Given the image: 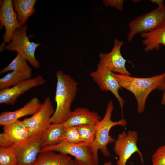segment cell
Returning a JSON list of instances; mask_svg holds the SVG:
<instances>
[{
	"label": "cell",
	"instance_id": "obj_1",
	"mask_svg": "<svg viewBox=\"0 0 165 165\" xmlns=\"http://www.w3.org/2000/svg\"><path fill=\"white\" fill-rule=\"evenodd\" d=\"M113 75L122 88L134 95L138 103L137 110L140 114L144 111L149 94L155 90L163 91L165 88V72L148 78L132 77L114 73Z\"/></svg>",
	"mask_w": 165,
	"mask_h": 165
},
{
	"label": "cell",
	"instance_id": "obj_2",
	"mask_svg": "<svg viewBox=\"0 0 165 165\" xmlns=\"http://www.w3.org/2000/svg\"><path fill=\"white\" fill-rule=\"evenodd\" d=\"M54 101L56 107L50 119L51 123H63L72 112L71 106L77 91L78 83L71 76L58 70Z\"/></svg>",
	"mask_w": 165,
	"mask_h": 165
},
{
	"label": "cell",
	"instance_id": "obj_3",
	"mask_svg": "<svg viewBox=\"0 0 165 165\" xmlns=\"http://www.w3.org/2000/svg\"><path fill=\"white\" fill-rule=\"evenodd\" d=\"M114 108L113 104L112 101H110L107 105L104 117L96 125L95 138L91 145L96 165L99 164V150H100L106 157H109L110 156V152L107 146L108 144L114 142L116 140L110 135L109 133L111 128L116 126L125 127L127 124L126 120L123 118L117 121H113L111 120Z\"/></svg>",
	"mask_w": 165,
	"mask_h": 165
},
{
	"label": "cell",
	"instance_id": "obj_4",
	"mask_svg": "<svg viewBox=\"0 0 165 165\" xmlns=\"http://www.w3.org/2000/svg\"><path fill=\"white\" fill-rule=\"evenodd\" d=\"M165 25V7H158L129 22L127 39L130 43L136 34L150 32Z\"/></svg>",
	"mask_w": 165,
	"mask_h": 165
},
{
	"label": "cell",
	"instance_id": "obj_5",
	"mask_svg": "<svg viewBox=\"0 0 165 165\" xmlns=\"http://www.w3.org/2000/svg\"><path fill=\"white\" fill-rule=\"evenodd\" d=\"M27 29L26 25L17 29L13 35L10 43L6 45L4 49L20 53L33 67L38 68L40 64L35 57V53L41 44L30 41L29 38L32 35L27 36Z\"/></svg>",
	"mask_w": 165,
	"mask_h": 165
},
{
	"label": "cell",
	"instance_id": "obj_6",
	"mask_svg": "<svg viewBox=\"0 0 165 165\" xmlns=\"http://www.w3.org/2000/svg\"><path fill=\"white\" fill-rule=\"evenodd\" d=\"M46 129L37 131L22 142L11 146L16 155L18 165H32L34 163L40 152L41 139Z\"/></svg>",
	"mask_w": 165,
	"mask_h": 165
},
{
	"label": "cell",
	"instance_id": "obj_7",
	"mask_svg": "<svg viewBox=\"0 0 165 165\" xmlns=\"http://www.w3.org/2000/svg\"><path fill=\"white\" fill-rule=\"evenodd\" d=\"M57 152L71 155L81 165H96L91 145L83 142L72 144L63 142L57 144L42 148L40 152Z\"/></svg>",
	"mask_w": 165,
	"mask_h": 165
},
{
	"label": "cell",
	"instance_id": "obj_8",
	"mask_svg": "<svg viewBox=\"0 0 165 165\" xmlns=\"http://www.w3.org/2000/svg\"><path fill=\"white\" fill-rule=\"evenodd\" d=\"M138 135L135 130L129 131L127 132L123 131L118 134L113 148L115 154L119 157L117 165H126L128 160L136 152L143 162L142 155L137 144Z\"/></svg>",
	"mask_w": 165,
	"mask_h": 165
},
{
	"label": "cell",
	"instance_id": "obj_9",
	"mask_svg": "<svg viewBox=\"0 0 165 165\" xmlns=\"http://www.w3.org/2000/svg\"><path fill=\"white\" fill-rule=\"evenodd\" d=\"M90 75L101 91H109L115 96L119 102L123 117L125 100L119 93V90L122 87L114 77L113 72L105 67L99 60L97 69L90 73Z\"/></svg>",
	"mask_w": 165,
	"mask_h": 165
},
{
	"label": "cell",
	"instance_id": "obj_10",
	"mask_svg": "<svg viewBox=\"0 0 165 165\" xmlns=\"http://www.w3.org/2000/svg\"><path fill=\"white\" fill-rule=\"evenodd\" d=\"M0 22L6 29L2 37L3 42L0 46V51L2 52L6 44L10 43L15 31L23 26L18 20L17 13L13 9V1L4 0L2 2L0 9Z\"/></svg>",
	"mask_w": 165,
	"mask_h": 165
},
{
	"label": "cell",
	"instance_id": "obj_11",
	"mask_svg": "<svg viewBox=\"0 0 165 165\" xmlns=\"http://www.w3.org/2000/svg\"><path fill=\"white\" fill-rule=\"evenodd\" d=\"M54 111L50 98L49 97H46L41 107L37 112L22 121L30 136L37 131L48 128L51 123L50 119Z\"/></svg>",
	"mask_w": 165,
	"mask_h": 165
},
{
	"label": "cell",
	"instance_id": "obj_12",
	"mask_svg": "<svg viewBox=\"0 0 165 165\" xmlns=\"http://www.w3.org/2000/svg\"><path fill=\"white\" fill-rule=\"evenodd\" d=\"M114 44L113 47L109 53L99 54V60L105 67L113 73L130 76L131 74L125 66L127 61L123 57L121 53L123 42L116 38L114 41Z\"/></svg>",
	"mask_w": 165,
	"mask_h": 165
},
{
	"label": "cell",
	"instance_id": "obj_13",
	"mask_svg": "<svg viewBox=\"0 0 165 165\" xmlns=\"http://www.w3.org/2000/svg\"><path fill=\"white\" fill-rule=\"evenodd\" d=\"M45 81L38 75L25 80L15 86L0 91V103L14 105L18 98L24 93L34 88L43 85Z\"/></svg>",
	"mask_w": 165,
	"mask_h": 165
},
{
	"label": "cell",
	"instance_id": "obj_14",
	"mask_svg": "<svg viewBox=\"0 0 165 165\" xmlns=\"http://www.w3.org/2000/svg\"><path fill=\"white\" fill-rule=\"evenodd\" d=\"M42 104L38 98L35 97L18 109L13 111L2 112L0 114V125L3 126L24 116L33 115L40 109Z\"/></svg>",
	"mask_w": 165,
	"mask_h": 165
},
{
	"label": "cell",
	"instance_id": "obj_15",
	"mask_svg": "<svg viewBox=\"0 0 165 165\" xmlns=\"http://www.w3.org/2000/svg\"><path fill=\"white\" fill-rule=\"evenodd\" d=\"M101 120V117L97 112L86 108L79 107L72 111L62 123L65 128L84 125H96Z\"/></svg>",
	"mask_w": 165,
	"mask_h": 165
},
{
	"label": "cell",
	"instance_id": "obj_16",
	"mask_svg": "<svg viewBox=\"0 0 165 165\" xmlns=\"http://www.w3.org/2000/svg\"><path fill=\"white\" fill-rule=\"evenodd\" d=\"M32 165H81L68 155L53 151L40 152Z\"/></svg>",
	"mask_w": 165,
	"mask_h": 165
},
{
	"label": "cell",
	"instance_id": "obj_17",
	"mask_svg": "<svg viewBox=\"0 0 165 165\" xmlns=\"http://www.w3.org/2000/svg\"><path fill=\"white\" fill-rule=\"evenodd\" d=\"M65 131V128L62 123H51L46 130L41 138V149L61 142Z\"/></svg>",
	"mask_w": 165,
	"mask_h": 165
},
{
	"label": "cell",
	"instance_id": "obj_18",
	"mask_svg": "<svg viewBox=\"0 0 165 165\" xmlns=\"http://www.w3.org/2000/svg\"><path fill=\"white\" fill-rule=\"evenodd\" d=\"M140 34L144 39L142 41V45L145 46L144 50L146 53L154 50H159L161 44L165 46V25Z\"/></svg>",
	"mask_w": 165,
	"mask_h": 165
},
{
	"label": "cell",
	"instance_id": "obj_19",
	"mask_svg": "<svg viewBox=\"0 0 165 165\" xmlns=\"http://www.w3.org/2000/svg\"><path fill=\"white\" fill-rule=\"evenodd\" d=\"M4 133L11 139L14 144L22 142L30 136L29 132L23 121L19 120L3 126Z\"/></svg>",
	"mask_w": 165,
	"mask_h": 165
},
{
	"label": "cell",
	"instance_id": "obj_20",
	"mask_svg": "<svg viewBox=\"0 0 165 165\" xmlns=\"http://www.w3.org/2000/svg\"><path fill=\"white\" fill-rule=\"evenodd\" d=\"M32 69L26 71H13L7 73L0 79V90L15 86L31 78Z\"/></svg>",
	"mask_w": 165,
	"mask_h": 165
},
{
	"label": "cell",
	"instance_id": "obj_21",
	"mask_svg": "<svg viewBox=\"0 0 165 165\" xmlns=\"http://www.w3.org/2000/svg\"><path fill=\"white\" fill-rule=\"evenodd\" d=\"M37 0H14L13 5L17 15L20 23L22 26L35 12L34 6Z\"/></svg>",
	"mask_w": 165,
	"mask_h": 165
},
{
	"label": "cell",
	"instance_id": "obj_22",
	"mask_svg": "<svg viewBox=\"0 0 165 165\" xmlns=\"http://www.w3.org/2000/svg\"><path fill=\"white\" fill-rule=\"evenodd\" d=\"M30 68L26 59L20 53H17L10 63L0 71V74L13 71H26Z\"/></svg>",
	"mask_w": 165,
	"mask_h": 165
},
{
	"label": "cell",
	"instance_id": "obj_23",
	"mask_svg": "<svg viewBox=\"0 0 165 165\" xmlns=\"http://www.w3.org/2000/svg\"><path fill=\"white\" fill-rule=\"evenodd\" d=\"M76 127L82 142L91 145L95 138L96 125H84Z\"/></svg>",
	"mask_w": 165,
	"mask_h": 165
},
{
	"label": "cell",
	"instance_id": "obj_24",
	"mask_svg": "<svg viewBox=\"0 0 165 165\" xmlns=\"http://www.w3.org/2000/svg\"><path fill=\"white\" fill-rule=\"evenodd\" d=\"M0 165H18L16 155L11 146L0 147Z\"/></svg>",
	"mask_w": 165,
	"mask_h": 165
},
{
	"label": "cell",
	"instance_id": "obj_25",
	"mask_svg": "<svg viewBox=\"0 0 165 165\" xmlns=\"http://www.w3.org/2000/svg\"><path fill=\"white\" fill-rule=\"evenodd\" d=\"M63 142L72 144L82 142L76 127H72L65 128L62 142Z\"/></svg>",
	"mask_w": 165,
	"mask_h": 165
},
{
	"label": "cell",
	"instance_id": "obj_26",
	"mask_svg": "<svg viewBox=\"0 0 165 165\" xmlns=\"http://www.w3.org/2000/svg\"><path fill=\"white\" fill-rule=\"evenodd\" d=\"M152 165H165V145L160 147L152 156Z\"/></svg>",
	"mask_w": 165,
	"mask_h": 165
},
{
	"label": "cell",
	"instance_id": "obj_27",
	"mask_svg": "<svg viewBox=\"0 0 165 165\" xmlns=\"http://www.w3.org/2000/svg\"><path fill=\"white\" fill-rule=\"evenodd\" d=\"M124 1V0H103V3L106 7H115L118 10H123Z\"/></svg>",
	"mask_w": 165,
	"mask_h": 165
},
{
	"label": "cell",
	"instance_id": "obj_28",
	"mask_svg": "<svg viewBox=\"0 0 165 165\" xmlns=\"http://www.w3.org/2000/svg\"><path fill=\"white\" fill-rule=\"evenodd\" d=\"M14 145L10 138L5 133L0 134V146L2 147H9Z\"/></svg>",
	"mask_w": 165,
	"mask_h": 165
},
{
	"label": "cell",
	"instance_id": "obj_29",
	"mask_svg": "<svg viewBox=\"0 0 165 165\" xmlns=\"http://www.w3.org/2000/svg\"><path fill=\"white\" fill-rule=\"evenodd\" d=\"M150 1L153 3H156L158 7H163L164 6V1L163 0H151Z\"/></svg>",
	"mask_w": 165,
	"mask_h": 165
},
{
	"label": "cell",
	"instance_id": "obj_30",
	"mask_svg": "<svg viewBox=\"0 0 165 165\" xmlns=\"http://www.w3.org/2000/svg\"><path fill=\"white\" fill-rule=\"evenodd\" d=\"M161 103L162 105L165 106V88L163 90V93L161 101Z\"/></svg>",
	"mask_w": 165,
	"mask_h": 165
},
{
	"label": "cell",
	"instance_id": "obj_31",
	"mask_svg": "<svg viewBox=\"0 0 165 165\" xmlns=\"http://www.w3.org/2000/svg\"><path fill=\"white\" fill-rule=\"evenodd\" d=\"M102 165H113L112 162L109 161L104 163Z\"/></svg>",
	"mask_w": 165,
	"mask_h": 165
}]
</instances>
